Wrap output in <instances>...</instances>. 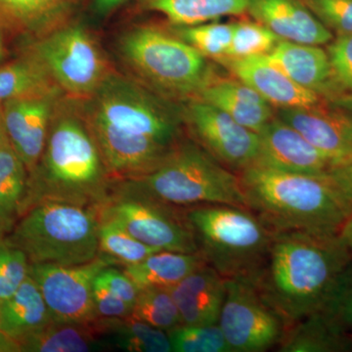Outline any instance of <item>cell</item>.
I'll use <instances>...</instances> for the list:
<instances>
[{
	"instance_id": "6da1fadb",
	"label": "cell",
	"mask_w": 352,
	"mask_h": 352,
	"mask_svg": "<svg viewBox=\"0 0 352 352\" xmlns=\"http://www.w3.org/2000/svg\"><path fill=\"white\" fill-rule=\"evenodd\" d=\"M352 252L340 236L275 232L261 270L251 279L287 328L322 310Z\"/></svg>"
},
{
	"instance_id": "7a4b0ae2",
	"label": "cell",
	"mask_w": 352,
	"mask_h": 352,
	"mask_svg": "<svg viewBox=\"0 0 352 352\" xmlns=\"http://www.w3.org/2000/svg\"><path fill=\"white\" fill-rule=\"evenodd\" d=\"M30 177V206L52 200L99 208L107 200L113 182L78 99L64 95L58 100L43 155Z\"/></svg>"
},
{
	"instance_id": "3957f363",
	"label": "cell",
	"mask_w": 352,
	"mask_h": 352,
	"mask_svg": "<svg viewBox=\"0 0 352 352\" xmlns=\"http://www.w3.org/2000/svg\"><path fill=\"white\" fill-rule=\"evenodd\" d=\"M238 176L248 208L275 232L340 236L352 215L331 173L303 175L252 164Z\"/></svg>"
},
{
	"instance_id": "277c9868",
	"label": "cell",
	"mask_w": 352,
	"mask_h": 352,
	"mask_svg": "<svg viewBox=\"0 0 352 352\" xmlns=\"http://www.w3.org/2000/svg\"><path fill=\"white\" fill-rule=\"evenodd\" d=\"M116 183L176 207L222 204L248 208L239 176L191 141H179L151 173Z\"/></svg>"
},
{
	"instance_id": "5b68a950",
	"label": "cell",
	"mask_w": 352,
	"mask_h": 352,
	"mask_svg": "<svg viewBox=\"0 0 352 352\" xmlns=\"http://www.w3.org/2000/svg\"><path fill=\"white\" fill-rule=\"evenodd\" d=\"M98 208L41 200L30 206L7 236L30 264L78 265L99 256Z\"/></svg>"
},
{
	"instance_id": "8992f818",
	"label": "cell",
	"mask_w": 352,
	"mask_h": 352,
	"mask_svg": "<svg viewBox=\"0 0 352 352\" xmlns=\"http://www.w3.org/2000/svg\"><path fill=\"white\" fill-rule=\"evenodd\" d=\"M199 252L226 279L254 277L270 252L275 231L251 210L222 204L184 208Z\"/></svg>"
},
{
	"instance_id": "52a82bcc",
	"label": "cell",
	"mask_w": 352,
	"mask_h": 352,
	"mask_svg": "<svg viewBox=\"0 0 352 352\" xmlns=\"http://www.w3.org/2000/svg\"><path fill=\"white\" fill-rule=\"evenodd\" d=\"M119 52L139 80L164 94L196 98L212 80L208 58L156 27L139 25L126 32Z\"/></svg>"
},
{
	"instance_id": "ba28073f",
	"label": "cell",
	"mask_w": 352,
	"mask_h": 352,
	"mask_svg": "<svg viewBox=\"0 0 352 352\" xmlns=\"http://www.w3.org/2000/svg\"><path fill=\"white\" fill-rule=\"evenodd\" d=\"M80 101L90 124L168 146L180 141L179 113L131 78L112 73L92 96Z\"/></svg>"
},
{
	"instance_id": "9c48e42d",
	"label": "cell",
	"mask_w": 352,
	"mask_h": 352,
	"mask_svg": "<svg viewBox=\"0 0 352 352\" xmlns=\"http://www.w3.org/2000/svg\"><path fill=\"white\" fill-rule=\"evenodd\" d=\"M21 50L43 65L65 96L89 98L111 74L98 43L83 25L67 23L38 38L27 41Z\"/></svg>"
},
{
	"instance_id": "30bf717a",
	"label": "cell",
	"mask_w": 352,
	"mask_h": 352,
	"mask_svg": "<svg viewBox=\"0 0 352 352\" xmlns=\"http://www.w3.org/2000/svg\"><path fill=\"white\" fill-rule=\"evenodd\" d=\"M98 210L102 219L113 220L150 247L187 254L199 252L184 208L112 186L110 195Z\"/></svg>"
},
{
	"instance_id": "8fae6325",
	"label": "cell",
	"mask_w": 352,
	"mask_h": 352,
	"mask_svg": "<svg viewBox=\"0 0 352 352\" xmlns=\"http://www.w3.org/2000/svg\"><path fill=\"white\" fill-rule=\"evenodd\" d=\"M219 326L232 352H261L277 347L287 325L250 277L226 279Z\"/></svg>"
},
{
	"instance_id": "7c38bea8",
	"label": "cell",
	"mask_w": 352,
	"mask_h": 352,
	"mask_svg": "<svg viewBox=\"0 0 352 352\" xmlns=\"http://www.w3.org/2000/svg\"><path fill=\"white\" fill-rule=\"evenodd\" d=\"M112 266L98 258L78 265L30 264V276L38 284L53 320L92 324L99 318L95 309L94 283L104 268Z\"/></svg>"
},
{
	"instance_id": "4fadbf2b",
	"label": "cell",
	"mask_w": 352,
	"mask_h": 352,
	"mask_svg": "<svg viewBox=\"0 0 352 352\" xmlns=\"http://www.w3.org/2000/svg\"><path fill=\"white\" fill-rule=\"evenodd\" d=\"M184 116L201 147L229 170L239 173L254 163L258 151L256 132L201 99L189 102Z\"/></svg>"
},
{
	"instance_id": "5bb4252c",
	"label": "cell",
	"mask_w": 352,
	"mask_h": 352,
	"mask_svg": "<svg viewBox=\"0 0 352 352\" xmlns=\"http://www.w3.org/2000/svg\"><path fill=\"white\" fill-rule=\"evenodd\" d=\"M278 118L323 153L335 168L352 162V113L332 104L280 108Z\"/></svg>"
},
{
	"instance_id": "9a60e30c",
	"label": "cell",
	"mask_w": 352,
	"mask_h": 352,
	"mask_svg": "<svg viewBox=\"0 0 352 352\" xmlns=\"http://www.w3.org/2000/svg\"><path fill=\"white\" fill-rule=\"evenodd\" d=\"M64 96L55 92L12 99L2 104L9 144L32 175L39 163L58 100Z\"/></svg>"
},
{
	"instance_id": "2e32d148",
	"label": "cell",
	"mask_w": 352,
	"mask_h": 352,
	"mask_svg": "<svg viewBox=\"0 0 352 352\" xmlns=\"http://www.w3.org/2000/svg\"><path fill=\"white\" fill-rule=\"evenodd\" d=\"M258 134V151L252 164L303 175H326L335 170L323 153L278 117L272 118Z\"/></svg>"
},
{
	"instance_id": "e0dca14e",
	"label": "cell",
	"mask_w": 352,
	"mask_h": 352,
	"mask_svg": "<svg viewBox=\"0 0 352 352\" xmlns=\"http://www.w3.org/2000/svg\"><path fill=\"white\" fill-rule=\"evenodd\" d=\"M247 11L283 41L322 45L333 39L300 0H248Z\"/></svg>"
},
{
	"instance_id": "ac0fdd59",
	"label": "cell",
	"mask_w": 352,
	"mask_h": 352,
	"mask_svg": "<svg viewBox=\"0 0 352 352\" xmlns=\"http://www.w3.org/2000/svg\"><path fill=\"white\" fill-rule=\"evenodd\" d=\"M228 60L229 68L241 82L279 108L312 107L323 102L320 95L305 89L268 61L265 55Z\"/></svg>"
},
{
	"instance_id": "d6986e66",
	"label": "cell",
	"mask_w": 352,
	"mask_h": 352,
	"mask_svg": "<svg viewBox=\"0 0 352 352\" xmlns=\"http://www.w3.org/2000/svg\"><path fill=\"white\" fill-rule=\"evenodd\" d=\"M182 325L208 326L219 323L226 296V279L210 264L190 273L170 289Z\"/></svg>"
},
{
	"instance_id": "ffe728a7",
	"label": "cell",
	"mask_w": 352,
	"mask_h": 352,
	"mask_svg": "<svg viewBox=\"0 0 352 352\" xmlns=\"http://www.w3.org/2000/svg\"><path fill=\"white\" fill-rule=\"evenodd\" d=\"M268 61L292 80L321 97L333 99L340 96L333 80L327 51L319 45L280 41L270 54Z\"/></svg>"
},
{
	"instance_id": "44dd1931",
	"label": "cell",
	"mask_w": 352,
	"mask_h": 352,
	"mask_svg": "<svg viewBox=\"0 0 352 352\" xmlns=\"http://www.w3.org/2000/svg\"><path fill=\"white\" fill-rule=\"evenodd\" d=\"M80 0H0V28L7 36L31 41L69 22Z\"/></svg>"
},
{
	"instance_id": "7402d4cb",
	"label": "cell",
	"mask_w": 352,
	"mask_h": 352,
	"mask_svg": "<svg viewBox=\"0 0 352 352\" xmlns=\"http://www.w3.org/2000/svg\"><path fill=\"white\" fill-rule=\"evenodd\" d=\"M196 98L212 104L256 133L273 118L270 104L241 80H212Z\"/></svg>"
},
{
	"instance_id": "603a6c76",
	"label": "cell",
	"mask_w": 352,
	"mask_h": 352,
	"mask_svg": "<svg viewBox=\"0 0 352 352\" xmlns=\"http://www.w3.org/2000/svg\"><path fill=\"white\" fill-rule=\"evenodd\" d=\"M54 321L38 284L31 276L1 302L0 331L20 340Z\"/></svg>"
},
{
	"instance_id": "cb8c5ba5",
	"label": "cell",
	"mask_w": 352,
	"mask_h": 352,
	"mask_svg": "<svg viewBox=\"0 0 352 352\" xmlns=\"http://www.w3.org/2000/svg\"><path fill=\"white\" fill-rule=\"evenodd\" d=\"M277 349L282 352L351 351L352 342L349 333L318 311L287 328Z\"/></svg>"
},
{
	"instance_id": "d4e9b609",
	"label": "cell",
	"mask_w": 352,
	"mask_h": 352,
	"mask_svg": "<svg viewBox=\"0 0 352 352\" xmlns=\"http://www.w3.org/2000/svg\"><path fill=\"white\" fill-rule=\"evenodd\" d=\"M207 263L200 252L160 251L134 265L126 266L124 272L139 291L149 288L171 289L190 273Z\"/></svg>"
},
{
	"instance_id": "484cf974",
	"label": "cell",
	"mask_w": 352,
	"mask_h": 352,
	"mask_svg": "<svg viewBox=\"0 0 352 352\" xmlns=\"http://www.w3.org/2000/svg\"><path fill=\"white\" fill-rule=\"evenodd\" d=\"M31 203V177L10 144L0 150V229L8 234Z\"/></svg>"
},
{
	"instance_id": "4316f807",
	"label": "cell",
	"mask_w": 352,
	"mask_h": 352,
	"mask_svg": "<svg viewBox=\"0 0 352 352\" xmlns=\"http://www.w3.org/2000/svg\"><path fill=\"white\" fill-rule=\"evenodd\" d=\"M18 342L21 352H88L106 349L94 323L52 321Z\"/></svg>"
},
{
	"instance_id": "83f0119b",
	"label": "cell",
	"mask_w": 352,
	"mask_h": 352,
	"mask_svg": "<svg viewBox=\"0 0 352 352\" xmlns=\"http://www.w3.org/2000/svg\"><path fill=\"white\" fill-rule=\"evenodd\" d=\"M106 349L129 352H170L166 331L152 327L131 316L124 318H98L94 322Z\"/></svg>"
},
{
	"instance_id": "f1b7e54d",
	"label": "cell",
	"mask_w": 352,
	"mask_h": 352,
	"mask_svg": "<svg viewBox=\"0 0 352 352\" xmlns=\"http://www.w3.org/2000/svg\"><path fill=\"white\" fill-rule=\"evenodd\" d=\"M55 92L62 91L53 82L43 65L31 53L21 50L17 57L0 65L1 105L4 102L12 99Z\"/></svg>"
},
{
	"instance_id": "f546056e",
	"label": "cell",
	"mask_w": 352,
	"mask_h": 352,
	"mask_svg": "<svg viewBox=\"0 0 352 352\" xmlns=\"http://www.w3.org/2000/svg\"><path fill=\"white\" fill-rule=\"evenodd\" d=\"M147 10L163 14L175 27L203 24L247 12L248 0H142Z\"/></svg>"
},
{
	"instance_id": "4dcf8cb0",
	"label": "cell",
	"mask_w": 352,
	"mask_h": 352,
	"mask_svg": "<svg viewBox=\"0 0 352 352\" xmlns=\"http://www.w3.org/2000/svg\"><path fill=\"white\" fill-rule=\"evenodd\" d=\"M163 251L140 242L113 220L100 217L99 256L111 264L134 265Z\"/></svg>"
},
{
	"instance_id": "1f68e13d",
	"label": "cell",
	"mask_w": 352,
	"mask_h": 352,
	"mask_svg": "<svg viewBox=\"0 0 352 352\" xmlns=\"http://www.w3.org/2000/svg\"><path fill=\"white\" fill-rule=\"evenodd\" d=\"M129 316L166 332L182 324L170 289L166 288L139 291Z\"/></svg>"
},
{
	"instance_id": "d6a6232c",
	"label": "cell",
	"mask_w": 352,
	"mask_h": 352,
	"mask_svg": "<svg viewBox=\"0 0 352 352\" xmlns=\"http://www.w3.org/2000/svg\"><path fill=\"white\" fill-rule=\"evenodd\" d=\"M233 24L203 23L175 27V34L206 58H226L232 38Z\"/></svg>"
},
{
	"instance_id": "836d02e7",
	"label": "cell",
	"mask_w": 352,
	"mask_h": 352,
	"mask_svg": "<svg viewBox=\"0 0 352 352\" xmlns=\"http://www.w3.org/2000/svg\"><path fill=\"white\" fill-rule=\"evenodd\" d=\"M280 41L277 34L258 22L233 23L232 38L226 59L270 54Z\"/></svg>"
},
{
	"instance_id": "e575fe53",
	"label": "cell",
	"mask_w": 352,
	"mask_h": 352,
	"mask_svg": "<svg viewBox=\"0 0 352 352\" xmlns=\"http://www.w3.org/2000/svg\"><path fill=\"white\" fill-rule=\"evenodd\" d=\"M166 333L170 339L171 351L232 352L219 324L179 325Z\"/></svg>"
},
{
	"instance_id": "d590c367",
	"label": "cell",
	"mask_w": 352,
	"mask_h": 352,
	"mask_svg": "<svg viewBox=\"0 0 352 352\" xmlns=\"http://www.w3.org/2000/svg\"><path fill=\"white\" fill-rule=\"evenodd\" d=\"M30 261L22 250L8 239L0 229V300L15 293L29 276Z\"/></svg>"
},
{
	"instance_id": "8d00e7d4",
	"label": "cell",
	"mask_w": 352,
	"mask_h": 352,
	"mask_svg": "<svg viewBox=\"0 0 352 352\" xmlns=\"http://www.w3.org/2000/svg\"><path fill=\"white\" fill-rule=\"evenodd\" d=\"M308 10L337 36L352 34V0H300Z\"/></svg>"
},
{
	"instance_id": "74e56055",
	"label": "cell",
	"mask_w": 352,
	"mask_h": 352,
	"mask_svg": "<svg viewBox=\"0 0 352 352\" xmlns=\"http://www.w3.org/2000/svg\"><path fill=\"white\" fill-rule=\"evenodd\" d=\"M320 311L346 333L352 331V263L338 278Z\"/></svg>"
},
{
	"instance_id": "f35d334b",
	"label": "cell",
	"mask_w": 352,
	"mask_h": 352,
	"mask_svg": "<svg viewBox=\"0 0 352 352\" xmlns=\"http://www.w3.org/2000/svg\"><path fill=\"white\" fill-rule=\"evenodd\" d=\"M327 53L340 96L352 94V34L333 39Z\"/></svg>"
},
{
	"instance_id": "ab89813d",
	"label": "cell",
	"mask_w": 352,
	"mask_h": 352,
	"mask_svg": "<svg viewBox=\"0 0 352 352\" xmlns=\"http://www.w3.org/2000/svg\"><path fill=\"white\" fill-rule=\"evenodd\" d=\"M92 296L99 318H124L131 315V307L116 296L98 275L94 280Z\"/></svg>"
},
{
	"instance_id": "60d3db41",
	"label": "cell",
	"mask_w": 352,
	"mask_h": 352,
	"mask_svg": "<svg viewBox=\"0 0 352 352\" xmlns=\"http://www.w3.org/2000/svg\"><path fill=\"white\" fill-rule=\"evenodd\" d=\"M98 277L116 296H119L120 300H124L131 308L133 307L138 298L139 289L124 271H119L112 266H108L99 273Z\"/></svg>"
},
{
	"instance_id": "b9f144b4",
	"label": "cell",
	"mask_w": 352,
	"mask_h": 352,
	"mask_svg": "<svg viewBox=\"0 0 352 352\" xmlns=\"http://www.w3.org/2000/svg\"><path fill=\"white\" fill-rule=\"evenodd\" d=\"M331 175L352 207V162L346 166L335 168Z\"/></svg>"
},
{
	"instance_id": "7bdbcfd3",
	"label": "cell",
	"mask_w": 352,
	"mask_h": 352,
	"mask_svg": "<svg viewBox=\"0 0 352 352\" xmlns=\"http://www.w3.org/2000/svg\"><path fill=\"white\" fill-rule=\"evenodd\" d=\"M129 0H94V10L99 15H107Z\"/></svg>"
},
{
	"instance_id": "ee69618b",
	"label": "cell",
	"mask_w": 352,
	"mask_h": 352,
	"mask_svg": "<svg viewBox=\"0 0 352 352\" xmlns=\"http://www.w3.org/2000/svg\"><path fill=\"white\" fill-rule=\"evenodd\" d=\"M0 352H21L19 342L0 331Z\"/></svg>"
},
{
	"instance_id": "f6af8a7d",
	"label": "cell",
	"mask_w": 352,
	"mask_h": 352,
	"mask_svg": "<svg viewBox=\"0 0 352 352\" xmlns=\"http://www.w3.org/2000/svg\"><path fill=\"white\" fill-rule=\"evenodd\" d=\"M340 236L352 252V215L347 220L346 223L344 224Z\"/></svg>"
},
{
	"instance_id": "bcb514c9",
	"label": "cell",
	"mask_w": 352,
	"mask_h": 352,
	"mask_svg": "<svg viewBox=\"0 0 352 352\" xmlns=\"http://www.w3.org/2000/svg\"><path fill=\"white\" fill-rule=\"evenodd\" d=\"M7 36L3 30L0 28V65L6 63L9 60V52L6 45Z\"/></svg>"
},
{
	"instance_id": "7dc6e473",
	"label": "cell",
	"mask_w": 352,
	"mask_h": 352,
	"mask_svg": "<svg viewBox=\"0 0 352 352\" xmlns=\"http://www.w3.org/2000/svg\"><path fill=\"white\" fill-rule=\"evenodd\" d=\"M333 103L352 113V94L342 95L333 99Z\"/></svg>"
},
{
	"instance_id": "c3c4849f",
	"label": "cell",
	"mask_w": 352,
	"mask_h": 352,
	"mask_svg": "<svg viewBox=\"0 0 352 352\" xmlns=\"http://www.w3.org/2000/svg\"><path fill=\"white\" fill-rule=\"evenodd\" d=\"M7 145H9V141L8 138H7L6 124H4L2 105L0 104V150L3 149Z\"/></svg>"
},
{
	"instance_id": "681fc988",
	"label": "cell",
	"mask_w": 352,
	"mask_h": 352,
	"mask_svg": "<svg viewBox=\"0 0 352 352\" xmlns=\"http://www.w3.org/2000/svg\"><path fill=\"white\" fill-rule=\"evenodd\" d=\"M349 338H351V342H352V331L349 333Z\"/></svg>"
},
{
	"instance_id": "f907efd6",
	"label": "cell",
	"mask_w": 352,
	"mask_h": 352,
	"mask_svg": "<svg viewBox=\"0 0 352 352\" xmlns=\"http://www.w3.org/2000/svg\"><path fill=\"white\" fill-rule=\"evenodd\" d=\"M0 308H1V300H0Z\"/></svg>"
}]
</instances>
